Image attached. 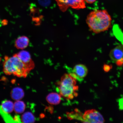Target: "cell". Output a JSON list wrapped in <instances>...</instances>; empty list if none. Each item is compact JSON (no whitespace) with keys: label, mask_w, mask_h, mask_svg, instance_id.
Here are the masks:
<instances>
[{"label":"cell","mask_w":123,"mask_h":123,"mask_svg":"<svg viewBox=\"0 0 123 123\" xmlns=\"http://www.w3.org/2000/svg\"><path fill=\"white\" fill-rule=\"evenodd\" d=\"M60 10L66 11L69 7L75 9H83L86 7L84 0H55Z\"/></svg>","instance_id":"277c9868"},{"label":"cell","mask_w":123,"mask_h":123,"mask_svg":"<svg viewBox=\"0 0 123 123\" xmlns=\"http://www.w3.org/2000/svg\"><path fill=\"white\" fill-rule=\"evenodd\" d=\"M40 4L44 6H48L50 2V0H39Z\"/></svg>","instance_id":"2e32d148"},{"label":"cell","mask_w":123,"mask_h":123,"mask_svg":"<svg viewBox=\"0 0 123 123\" xmlns=\"http://www.w3.org/2000/svg\"><path fill=\"white\" fill-rule=\"evenodd\" d=\"M84 0L88 4H91L94 2L96 0Z\"/></svg>","instance_id":"d6986e66"},{"label":"cell","mask_w":123,"mask_h":123,"mask_svg":"<svg viewBox=\"0 0 123 123\" xmlns=\"http://www.w3.org/2000/svg\"><path fill=\"white\" fill-rule=\"evenodd\" d=\"M73 73L70 74L77 80H82L86 76L88 73L87 68L84 64H77L74 67Z\"/></svg>","instance_id":"ba28073f"},{"label":"cell","mask_w":123,"mask_h":123,"mask_svg":"<svg viewBox=\"0 0 123 123\" xmlns=\"http://www.w3.org/2000/svg\"><path fill=\"white\" fill-rule=\"evenodd\" d=\"M30 40L27 37L23 36L19 37L16 40L14 45L17 49L23 50L28 46Z\"/></svg>","instance_id":"9c48e42d"},{"label":"cell","mask_w":123,"mask_h":123,"mask_svg":"<svg viewBox=\"0 0 123 123\" xmlns=\"http://www.w3.org/2000/svg\"><path fill=\"white\" fill-rule=\"evenodd\" d=\"M3 70L6 75L26 78L30 71L16 54L13 56L5 57L3 64Z\"/></svg>","instance_id":"7a4b0ae2"},{"label":"cell","mask_w":123,"mask_h":123,"mask_svg":"<svg viewBox=\"0 0 123 123\" xmlns=\"http://www.w3.org/2000/svg\"><path fill=\"white\" fill-rule=\"evenodd\" d=\"M61 97L60 94L55 92H52L47 95L46 98V100L50 104L57 105L61 102Z\"/></svg>","instance_id":"30bf717a"},{"label":"cell","mask_w":123,"mask_h":123,"mask_svg":"<svg viewBox=\"0 0 123 123\" xmlns=\"http://www.w3.org/2000/svg\"><path fill=\"white\" fill-rule=\"evenodd\" d=\"M14 104L11 101L5 100L1 103L0 107L3 111L6 113H10L13 111L14 110Z\"/></svg>","instance_id":"7c38bea8"},{"label":"cell","mask_w":123,"mask_h":123,"mask_svg":"<svg viewBox=\"0 0 123 123\" xmlns=\"http://www.w3.org/2000/svg\"><path fill=\"white\" fill-rule=\"evenodd\" d=\"M103 69L105 71L107 72L110 70L111 68L110 65H107V64H105L104 66Z\"/></svg>","instance_id":"ac0fdd59"},{"label":"cell","mask_w":123,"mask_h":123,"mask_svg":"<svg viewBox=\"0 0 123 123\" xmlns=\"http://www.w3.org/2000/svg\"><path fill=\"white\" fill-rule=\"evenodd\" d=\"M11 96L12 99L15 100H19L22 99L24 96V90L19 87H16L12 90Z\"/></svg>","instance_id":"8fae6325"},{"label":"cell","mask_w":123,"mask_h":123,"mask_svg":"<svg viewBox=\"0 0 123 123\" xmlns=\"http://www.w3.org/2000/svg\"><path fill=\"white\" fill-rule=\"evenodd\" d=\"M111 18L105 10H95L91 12L86 21L90 30L96 33L107 30L111 25Z\"/></svg>","instance_id":"6da1fadb"},{"label":"cell","mask_w":123,"mask_h":123,"mask_svg":"<svg viewBox=\"0 0 123 123\" xmlns=\"http://www.w3.org/2000/svg\"><path fill=\"white\" fill-rule=\"evenodd\" d=\"M15 122L16 123H21V119L19 115H15L13 117Z\"/></svg>","instance_id":"e0dca14e"},{"label":"cell","mask_w":123,"mask_h":123,"mask_svg":"<svg viewBox=\"0 0 123 123\" xmlns=\"http://www.w3.org/2000/svg\"><path fill=\"white\" fill-rule=\"evenodd\" d=\"M0 115L2 117L3 119L6 123H16L15 122L13 117L9 113H6L3 111L0 107Z\"/></svg>","instance_id":"9a60e30c"},{"label":"cell","mask_w":123,"mask_h":123,"mask_svg":"<svg viewBox=\"0 0 123 123\" xmlns=\"http://www.w3.org/2000/svg\"><path fill=\"white\" fill-rule=\"evenodd\" d=\"M21 120L23 123H33L35 122V118L31 112H27L22 115Z\"/></svg>","instance_id":"5bb4252c"},{"label":"cell","mask_w":123,"mask_h":123,"mask_svg":"<svg viewBox=\"0 0 123 123\" xmlns=\"http://www.w3.org/2000/svg\"><path fill=\"white\" fill-rule=\"evenodd\" d=\"M16 54L30 71L34 68V62L28 52L26 50H21Z\"/></svg>","instance_id":"52a82bcc"},{"label":"cell","mask_w":123,"mask_h":123,"mask_svg":"<svg viewBox=\"0 0 123 123\" xmlns=\"http://www.w3.org/2000/svg\"><path fill=\"white\" fill-rule=\"evenodd\" d=\"M26 105L23 101H16L14 103V110L16 113L21 114L24 112L25 110Z\"/></svg>","instance_id":"4fadbf2b"},{"label":"cell","mask_w":123,"mask_h":123,"mask_svg":"<svg viewBox=\"0 0 123 123\" xmlns=\"http://www.w3.org/2000/svg\"><path fill=\"white\" fill-rule=\"evenodd\" d=\"M77 79L70 74H65L62 77L58 85L61 96L72 99L78 96V87L76 85Z\"/></svg>","instance_id":"3957f363"},{"label":"cell","mask_w":123,"mask_h":123,"mask_svg":"<svg viewBox=\"0 0 123 123\" xmlns=\"http://www.w3.org/2000/svg\"><path fill=\"white\" fill-rule=\"evenodd\" d=\"M84 122L103 123L105 121L103 117L98 111L92 109L86 111L82 116Z\"/></svg>","instance_id":"5b68a950"},{"label":"cell","mask_w":123,"mask_h":123,"mask_svg":"<svg viewBox=\"0 0 123 123\" xmlns=\"http://www.w3.org/2000/svg\"><path fill=\"white\" fill-rule=\"evenodd\" d=\"M111 59L119 66H123V45L119 44L111 51Z\"/></svg>","instance_id":"8992f818"}]
</instances>
